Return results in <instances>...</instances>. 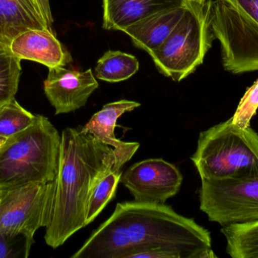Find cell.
<instances>
[{"label": "cell", "instance_id": "6da1fadb", "mask_svg": "<svg viewBox=\"0 0 258 258\" xmlns=\"http://www.w3.org/2000/svg\"><path fill=\"white\" fill-rule=\"evenodd\" d=\"M166 248L183 258L216 257L209 230L170 206L118 203L72 258H132L139 251Z\"/></svg>", "mask_w": 258, "mask_h": 258}, {"label": "cell", "instance_id": "7a4b0ae2", "mask_svg": "<svg viewBox=\"0 0 258 258\" xmlns=\"http://www.w3.org/2000/svg\"><path fill=\"white\" fill-rule=\"evenodd\" d=\"M122 167L114 149L82 132L66 128L60 136V151L45 241L51 248L61 246L86 225V206L92 186L111 166Z\"/></svg>", "mask_w": 258, "mask_h": 258}, {"label": "cell", "instance_id": "3957f363", "mask_svg": "<svg viewBox=\"0 0 258 258\" xmlns=\"http://www.w3.org/2000/svg\"><path fill=\"white\" fill-rule=\"evenodd\" d=\"M60 145L57 129L38 115L30 127L8 138L0 148V190L52 182Z\"/></svg>", "mask_w": 258, "mask_h": 258}, {"label": "cell", "instance_id": "277c9868", "mask_svg": "<svg viewBox=\"0 0 258 258\" xmlns=\"http://www.w3.org/2000/svg\"><path fill=\"white\" fill-rule=\"evenodd\" d=\"M191 160L201 180L258 177V134L230 118L200 133Z\"/></svg>", "mask_w": 258, "mask_h": 258}, {"label": "cell", "instance_id": "5b68a950", "mask_svg": "<svg viewBox=\"0 0 258 258\" xmlns=\"http://www.w3.org/2000/svg\"><path fill=\"white\" fill-rule=\"evenodd\" d=\"M209 1H187L180 22L167 39L150 53L157 69L165 77L180 82L203 63L214 41L209 24Z\"/></svg>", "mask_w": 258, "mask_h": 258}, {"label": "cell", "instance_id": "8992f818", "mask_svg": "<svg viewBox=\"0 0 258 258\" xmlns=\"http://www.w3.org/2000/svg\"><path fill=\"white\" fill-rule=\"evenodd\" d=\"M209 24L221 62L233 74L258 71V25L229 0L209 1Z\"/></svg>", "mask_w": 258, "mask_h": 258}, {"label": "cell", "instance_id": "52a82bcc", "mask_svg": "<svg viewBox=\"0 0 258 258\" xmlns=\"http://www.w3.org/2000/svg\"><path fill=\"white\" fill-rule=\"evenodd\" d=\"M200 209L222 227L258 222V177L202 179Z\"/></svg>", "mask_w": 258, "mask_h": 258}, {"label": "cell", "instance_id": "ba28073f", "mask_svg": "<svg viewBox=\"0 0 258 258\" xmlns=\"http://www.w3.org/2000/svg\"><path fill=\"white\" fill-rule=\"evenodd\" d=\"M54 183H31L0 190V232L34 237L51 219Z\"/></svg>", "mask_w": 258, "mask_h": 258}, {"label": "cell", "instance_id": "9c48e42d", "mask_svg": "<svg viewBox=\"0 0 258 258\" xmlns=\"http://www.w3.org/2000/svg\"><path fill=\"white\" fill-rule=\"evenodd\" d=\"M135 201L164 204L178 193L183 176L177 167L162 159H147L131 166L120 179Z\"/></svg>", "mask_w": 258, "mask_h": 258}, {"label": "cell", "instance_id": "30bf717a", "mask_svg": "<svg viewBox=\"0 0 258 258\" xmlns=\"http://www.w3.org/2000/svg\"><path fill=\"white\" fill-rule=\"evenodd\" d=\"M98 84L92 69L80 71L64 66L48 68L44 91L55 115L74 112L85 106Z\"/></svg>", "mask_w": 258, "mask_h": 258}, {"label": "cell", "instance_id": "8fae6325", "mask_svg": "<svg viewBox=\"0 0 258 258\" xmlns=\"http://www.w3.org/2000/svg\"><path fill=\"white\" fill-rule=\"evenodd\" d=\"M141 104L129 100H119L108 103L102 109L95 113L91 119L82 127V132L92 134L103 143L114 149L118 162L124 166L140 147L139 142H122L115 136L117 120L126 112H132L140 107Z\"/></svg>", "mask_w": 258, "mask_h": 258}, {"label": "cell", "instance_id": "7c38bea8", "mask_svg": "<svg viewBox=\"0 0 258 258\" xmlns=\"http://www.w3.org/2000/svg\"><path fill=\"white\" fill-rule=\"evenodd\" d=\"M14 56L20 60L42 64L48 68L66 66L72 62L69 51L48 29H31L21 33L9 45Z\"/></svg>", "mask_w": 258, "mask_h": 258}, {"label": "cell", "instance_id": "4fadbf2b", "mask_svg": "<svg viewBox=\"0 0 258 258\" xmlns=\"http://www.w3.org/2000/svg\"><path fill=\"white\" fill-rule=\"evenodd\" d=\"M187 1L180 6L158 11L122 29L138 48L150 54L160 46L180 22Z\"/></svg>", "mask_w": 258, "mask_h": 258}, {"label": "cell", "instance_id": "5bb4252c", "mask_svg": "<svg viewBox=\"0 0 258 258\" xmlns=\"http://www.w3.org/2000/svg\"><path fill=\"white\" fill-rule=\"evenodd\" d=\"M31 29L50 30L35 0H0L2 41L9 45L16 36Z\"/></svg>", "mask_w": 258, "mask_h": 258}, {"label": "cell", "instance_id": "9a60e30c", "mask_svg": "<svg viewBox=\"0 0 258 258\" xmlns=\"http://www.w3.org/2000/svg\"><path fill=\"white\" fill-rule=\"evenodd\" d=\"M186 0H103V27L119 30L158 11L183 4Z\"/></svg>", "mask_w": 258, "mask_h": 258}, {"label": "cell", "instance_id": "2e32d148", "mask_svg": "<svg viewBox=\"0 0 258 258\" xmlns=\"http://www.w3.org/2000/svg\"><path fill=\"white\" fill-rule=\"evenodd\" d=\"M122 174V169L113 165L106 170L96 180L88 198L86 226L93 222L109 201L114 198Z\"/></svg>", "mask_w": 258, "mask_h": 258}, {"label": "cell", "instance_id": "e0dca14e", "mask_svg": "<svg viewBox=\"0 0 258 258\" xmlns=\"http://www.w3.org/2000/svg\"><path fill=\"white\" fill-rule=\"evenodd\" d=\"M139 69V62L132 55L120 51H106L98 61L95 77L103 81L117 83L128 80Z\"/></svg>", "mask_w": 258, "mask_h": 258}, {"label": "cell", "instance_id": "ac0fdd59", "mask_svg": "<svg viewBox=\"0 0 258 258\" xmlns=\"http://www.w3.org/2000/svg\"><path fill=\"white\" fill-rule=\"evenodd\" d=\"M226 251L233 258H258V222L222 227Z\"/></svg>", "mask_w": 258, "mask_h": 258}, {"label": "cell", "instance_id": "d6986e66", "mask_svg": "<svg viewBox=\"0 0 258 258\" xmlns=\"http://www.w3.org/2000/svg\"><path fill=\"white\" fill-rule=\"evenodd\" d=\"M21 61L0 39V106L15 98L21 77Z\"/></svg>", "mask_w": 258, "mask_h": 258}, {"label": "cell", "instance_id": "ffe728a7", "mask_svg": "<svg viewBox=\"0 0 258 258\" xmlns=\"http://www.w3.org/2000/svg\"><path fill=\"white\" fill-rule=\"evenodd\" d=\"M37 118L13 98L0 108V136L8 139L30 127Z\"/></svg>", "mask_w": 258, "mask_h": 258}, {"label": "cell", "instance_id": "44dd1931", "mask_svg": "<svg viewBox=\"0 0 258 258\" xmlns=\"http://www.w3.org/2000/svg\"><path fill=\"white\" fill-rule=\"evenodd\" d=\"M34 239L0 232V258H27Z\"/></svg>", "mask_w": 258, "mask_h": 258}, {"label": "cell", "instance_id": "7402d4cb", "mask_svg": "<svg viewBox=\"0 0 258 258\" xmlns=\"http://www.w3.org/2000/svg\"><path fill=\"white\" fill-rule=\"evenodd\" d=\"M258 109V79L248 88L232 117V121L240 128L250 127V122Z\"/></svg>", "mask_w": 258, "mask_h": 258}, {"label": "cell", "instance_id": "603a6c76", "mask_svg": "<svg viewBox=\"0 0 258 258\" xmlns=\"http://www.w3.org/2000/svg\"><path fill=\"white\" fill-rule=\"evenodd\" d=\"M229 1L258 25V0H229Z\"/></svg>", "mask_w": 258, "mask_h": 258}, {"label": "cell", "instance_id": "cb8c5ba5", "mask_svg": "<svg viewBox=\"0 0 258 258\" xmlns=\"http://www.w3.org/2000/svg\"><path fill=\"white\" fill-rule=\"evenodd\" d=\"M35 2L50 30L53 31V17L51 15V8H50L49 0H35Z\"/></svg>", "mask_w": 258, "mask_h": 258}, {"label": "cell", "instance_id": "d4e9b609", "mask_svg": "<svg viewBox=\"0 0 258 258\" xmlns=\"http://www.w3.org/2000/svg\"><path fill=\"white\" fill-rule=\"evenodd\" d=\"M186 1L190 2V3H198V4H204L209 0H186Z\"/></svg>", "mask_w": 258, "mask_h": 258}, {"label": "cell", "instance_id": "484cf974", "mask_svg": "<svg viewBox=\"0 0 258 258\" xmlns=\"http://www.w3.org/2000/svg\"><path fill=\"white\" fill-rule=\"evenodd\" d=\"M6 138L2 137V136H0V148H1L2 146H3V144L6 142Z\"/></svg>", "mask_w": 258, "mask_h": 258}, {"label": "cell", "instance_id": "4316f807", "mask_svg": "<svg viewBox=\"0 0 258 258\" xmlns=\"http://www.w3.org/2000/svg\"><path fill=\"white\" fill-rule=\"evenodd\" d=\"M2 106H3V105H2ZM0 106V108H1V106Z\"/></svg>", "mask_w": 258, "mask_h": 258}]
</instances>
